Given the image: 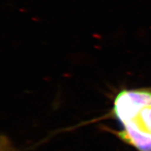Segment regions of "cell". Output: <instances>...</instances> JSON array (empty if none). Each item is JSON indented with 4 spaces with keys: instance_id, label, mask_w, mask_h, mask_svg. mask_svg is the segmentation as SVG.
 I'll use <instances>...</instances> for the list:
<instances>
[{
    "instance_id": "2",
    "label": "cell",
    "mask_w": 151,
    "mask_h": 151,
    "mask_svg": "<svg viewBox=\"0 0 151 151\" xmlns=\"http://www.w3.org/2000/svg\"><path fill=\"white\" fill-rule=\"evenodd\" d=\"M118 137L139 151H151V134L141 129L134 121L124 124Z\"/></svg>"
},
{
    "instance_id": "3",
    "label": "cell",
    "mask_w": 151,
    "mask_h": 151,
    "mask_svg": "<svg viewBox=\"0 0 151 151\" xmlns=\"http://www.w3.org/2000/svg\"><path fill=\"white\" fill-rule=\"evenodd\" d=\"M134 121L141 129L151 134V107L142 109Z\"/></svg>"
},
{
    "instance_id": "1",
    "label": "cell",
    "mask_w": 151,
    "mask_h": 151,
    "mask_svg": "<svg viewBox=\"0 0 151 151\" xmlns=\"http://www.w3.org/2000/svg\"><path fill=\"white\" fill-rule=\"evenodd\" d=\"M151 107V89L124 90L117 94L113 112L124 124L134 121L142 109Z\"/></svg>"
}]
</instances>
